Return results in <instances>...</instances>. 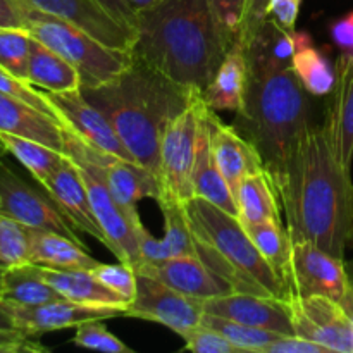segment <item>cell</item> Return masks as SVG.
I'll list each match as a JSON object with an SVG mask.
<instances>
[{
    "instance_id": "cell-1",
    "label": "cell",
    "mask_w": 353,
    "mask_h": 353,
    "mask_svg": "<svg viewBox=\"0 0 353 353\" xmlns=\"http://www.w3.org/2000/svg\"><path fill=\"white\" fill-rule=\"evenodd\" d=\"M276 193L290 240L310 241L345 257L353 230L352 172L338 161L324 124L302 131Z\"/></svg>"
},
{
    "instance_id": "cell-2",
    "label": "cell",
    "mask_w": 353,
    "mask_h": 353,
    "mask_svg": "<svg viewBox=\"0 0 353 353\" xmlns=\"http://www.w3.org/2000/svg\"><path fill=\"white\" fill-rule=\"evenodd\" d=\"M134 59L172 81L202 92L230 48L209 0H161L134 14Z\"/></svg>"
},
{
    "instance_id": "cell-3",
    "label": "cell",
    "mask_w": 353,
    "mask_h": 353,
    "mask_svg": "<svg viewBox=\"0 0 353 353\" xmlns=\"http://www.w3.org/2000/svg\"><path fill=\"white\" fill-rule=\"evenodd\" d=\"M133 159L159 179V148L165 124L181 112L196 88L172 81L157 69L134 59L117 78L99 86H83Z\"/></svg>"
},
{
    "instance_id": "cell-4",
    "label": "cell",
    "mask_w": 353,
    "mask_h": 353,
    "mask_svg": "<svg viewBox=\"0 0 353 353\" xmlns=\"http://www.w3.org/2000/svg\"><path fill=\"white\" fill-rule=\"evenodd\" d=\"M247 65V92L234 128L257 148L265 172L278 190L295 141L312 124L309 93L293 68L278 69L254 62Z\"/></svg>"
},
{
    "instance_id": "cell-5",
    "label": "cell",
    "mask_w": 353,
    "mask_h": 353,
    "mask_svg": "<svg viewBox=\"0 0 353 353\" xmlns=\"http://www.w3.org/2000/svg\"><path fill=\"white\" fill-rule=\"evenodd\" d=\"M185 212L199 259L234 292L290 300L285 281L257 250L236 216L199 196L185 203Z\"/></svg>"
},
{
    "instance_id": "cell-6",
    "label": "cell",
    "mask_w": 353,
    "mask_h": 353,
    "mask_svg": "<svg viewBox=\"0 0 353 353\" xmlns=\"http://www.w3.org/2000/svg\"><path fill=\"white\" fill-rule=\"evenodd\" d=\"M23 14L24 28L30 30L31 37L57 52L78 69L81 74V88L109 83L133 64L134 57L131 52L109 47L69 21L38 10L26 9Z\"/></svg>"
},
{
    "instance_id": "cell-7",
    "label": "cell",
    "mask_w": 353,
    "mask_h": 353,
    "mask_svg": "<svg viewBox=\"0 0 353 353\" xmlns=\"http://www.w3.org/2000/svg\"><path fill=\"white\" fill-rule=\"evenodd\" d=\"M205 103L196 90L192 102L176 114L161 137L159 148V199L157 203H181L193 199L192 171L195 164L200 114Z\"/></svg>"
},
{
    "instance_id": "cell-8",
    "label": "cell",
    "mask_w": 353,
    "mask_h": 353,
    "mask_svg": "<svg viewBox=\"0 0 353 353\" xmlns=\"http://www.w3.org/2000/svg\"><path fill=\"white\" fill-rule=\"evenodd\" d=\"M0 212L33 230L54 231L86 247L85 241L57 205L50 193L41 186L30 185L6 161H0ZM88 248V247H86Z\"/></svg>"
},
{
    "instance_id": "cell-9",
    "label": "cell",
    "mask_w": 353,
    "mask_h": 353,
    "mask_svg": "<svg viewBox=\"0 0 353 353\" xmlns=\"http://www.w3.org/2000/svg\"><path fill=\"white\" fill-rule=\"evenodd\" d=\"M286 288L293 296H327L341 302L350 288L347 262L310 241H292Z\"/></svg>"
},
{
    "instance_id": "cell-10",
    "label": "cell",
    "mask_w": 353,
    "mask_h": 353,
    "mask_svg": "<svg viewBox=\"0 0 353 353\" xmlns=\"http://www.w3.org/2000/svg\"><path fill=\"white\" fill-rule=\"evenodd\" d=\"M203 314V300L185 295L141 272H137V295L124 310V317L162 324L181 338L202 323Z\"/></svg>"
},
{
    "instance_id": "cell-11",
    "label": "cell",
    "mask_w": 353,
    "mask_h": 353,
    "mask_svg": "<svg viewBox=\"0 0 353 353\" xmlns=\"http://www.w3.org/2000/svg\"><path fill=\"white\" fill-rule=\"evenodd\" d=\"M69 159L74 162L83 181H85L93 214L107 238L105 248L112 252L117 261L137 268L140 264V250H138L134 228L141 219L133 221L128 216L126 210L114 199L109 186L103 181L95 165H92L85 159Z\"/></svg>"
},
{
    "instance_id": "cell-12",
    "label": "cell",
    "mask_w": 353,
    "mask_h": 353,
    "mask_svg": "<svg viewBox=\"0 0 353 353\" xmlns=\"http://www.w3.org/2000/svg\"><path fill=\"white\" fill-rule=\"evenodd\" d=\"M295 334L326 347L330 352L353 353V319L340 302L327 296H293Z\"/></svg>"
},
{
    "instance_id": "cell-13",
    "label": "cell",
    "mask_w": 353,
    "mask_h": 353,
    "mask_svg": "<svg viewBox=\"0 0 353 353\" xmlns=\"http://www.w3.org/2000/svg\"><path fill=\"white\" fill-rule=\"evenodd\" d=\"M21 10H38L69 21L109 47L131 52L134 28L128 26L97 0H16Z\"/></svg>"
},
{
    "instance_id": "cell-14",
    "label": "cell",
    "mask_w": 353,
    "mask_h": 353,
    "mask_svg": "<svg viewBox=\"0 0 353 353\" xmlns=\"http://www.w3.org/2000/svg\"><path fill=\"white\" fill-rule=\"evenodd\" d=\"M0 305L12 319L14 327L28 336L50 333V331L69 330L78 327L79 324L97 319H112L124 317V309L117 307L85 305V303L72 302V300H54L47 303H14L0 299Z\"/></svg>"
},
{
    "instance_id": "cell-15",
    "label": "cell",
    "mask_w": 353,
    "mask_h": 353,
    "mask_svg": "<svg viewBox=\"0 0 353 353\" xmlns=\"http://www.w3.org/2000/svg\"><path fill=\"white\" fill-rule=\"evenodd\" d=\"M43 93L57 112L62 126L71 130L76 137L105 154L116 155L124 161H134L107 117L85 99L81 90L68 93Z\"/></svg>"
},
{
    "instance_id": "cell-16",
    "label": "cell",
    "mask_w": 353,
    "mask_h": 353,
    "mask_svg": "<svg viewBox=\"0 0 353 353\" xmlns=\"http://www.w3.org/2000/svg\"><path fill=\"white\" fill-rule=\"evenodd\" d=\"M203 309L209 314H216L247 326L274 331L279 334H295L288 300L233 292L205 300Z\"/></svg>"
},
{
    "instance_id": "cell-17",
    "label": "cell",
    "mask_w": 353,
    "mask_h": 353,
    "mask_svg": "<svg viewBox=\"0 0 353 353\" xmlns=\"http://www.w3.org/2000/svg\"><path fill=\"white\" fill-rule=\"evenodd\" d=\"M207 119L210 124V141H212V154L221 174L226 179L231 193L236 199L238 188L245 176L252 172L265 171L257 148L250 140L243 137L240 131L231 124L223 123L216 110L209 107Z\"/></svg>"
},
{
    "instance_id": "cell-18",
    "label": "cell",
    "mask_w": 353,
    "mask_h": 353,
    "mask_svg": "<svg viewBox=\"0 0 353 353\" xmlns=\"http://www.w3.org/2000/svg\"><path fill=\"white\" fill-rule=\"evenodd\" d=\"M133 269L203 302L234 292L230 283L196 257H171L155 264L143 262Z\"/></svg>"
},
{
    "instance_id": "cell-19",
    "label": "cell",
    "mask_w": 353,
    "mask_h": 353,
    "mask_svg": "<svg viewBox=\"0 0 353 353\" xmlns=\"http://www.w3.org/2000/svg\"><path fill=\"white\" fill-rule=\"evenodd\" d=\"M336 83L327 103L324 128L338 161L348 172L353 162V54L341 52L334 64Z\"/></svg>"
},
{
    "instance_id": "cell-20",
    "label": "cell",
    "mask_w": 353,
    "mask_h": 353,
    "mask_svg": "<svg viewBox=\"0 0 353 353\" xmlns=\"http://www.w3.org/2000/svg\"><path fill=\"white\" fill-rule=\"evenodd\" d=\"M43 188L50 193L52 199L57 202L62 212L68 216V219L79 233L90 234L99 240L103 247H107V238L93 214L85 181L71 159L65 157L61 168L45 183Z\"/></svg>"
},
{
    "instance_id": "cell-21",
    "label": "cell",
    "mask_w": 353,
    "mask_h": 353,
    "mask_svg": "<svg viewBox=\"0 0 353 353\" xmlns=\"http://www.w3.org/2000/svg\"><path fill=\"white\" fill-rule=\"evenodd\" d=\"M209 105L203 103L202 114H200L199 138H196V154L195 164L192 171L193 195L199 199L207 200L212 205L226 210L238 217V203L234 195L231 193L226 179L221 174L212 154V141H210V124L207 119Z\"/></svg>"
},
{
    "instance_id": "cell-22",
    "label": "cell",
    "mask_w": 353,
    "mask_h": 353,
    "mask_svg": "<svg viewBox=\"0 0 353 353\" xmlns=\"http://www.w3.org/2000/svg\"><path fill=\"white\" fill-rule=\"evenodd\" d=\"M0 131L41 141L64 152V126L30 103L0 92Z\"/></svg>"
},
{
    "instance_id": "cell-23",
    "label": "cell",
    "mask_w": 353,
    "mask_h": 353,
    "mask_svg": "<svg viewBox=\"0 0 353 353\" xmlns=\"http://www.w3.org/2000/svg\"><path fill=\"white\" fill-rule=\"evenodd\" d=\"M248 81V65L245 48L241 43H234L224 55L219 69L202 90V97L212 110L238 112L243 107L245 92Z\"/></svg>"
},
{
    "instance_id": "cell-24",
    "label": "cell",
    "mask_w": 353,
    "mask_h": 353,
    "mask_svg": "<svg viewBox=\"0 0 353 353\" xmlns=\"http://www.w3.org/2000/svg\"><path fill=\"white\" fill-rule=\"evenodd\" d=\"M37 271L55 292L64 299L85 305L117 307L128 309L130 302L119 293L107 288L92 271H72V269H54L37 264Z\"/></svg>"
},
{
    "instance_id": "cell-25",
    "label": "cell",
    "mask_w": 353,
    "mask_h": 353,
    "mask_svg": "<svg viewBox=\"0 0 353 353\" xmlns=\"http://www.w3.org/2000/svg\"><path fill=\"white\" fill-rule=\"evenodd\" d=\"M30 262L54 269L93 271L100 264L86 247L64 234L30 228Z\"/></svg>"
},
{
    "instance_id": "cell-26",
    "label": "cell",
    "mask_w": 353,
    "mask_h": 353,
    "mask_svg": "<svg viewBox=\"0 0 353 353\" xmlns=\"http://www.w3.org/2000/svg\"><path fill=\"white\" fill-rule=\"evenodd\" d=\"M26 81L45 92L68 93L81 90V74L62 55L33 40L26 69Z\"/></svg>"
},
{
    "instance_id": "cell-27",
    "label": "cell",
    "mask_w": 353,
    "mask_h": 353,
    "mask_svg": "<svg viewBox=\"0 0 353 353\" xmlns=\"http://www.w3.org/2000/svg\"><path fill=\"white\" fill-rule=\"evenodd\" d=\"M296 52L293 55V71L309 95H331L336 83V71L330 59L314 45L307 31H296Z\"/></svg>"
},
{
    "instance_id": "cell-28",
    "label": "cell",
    "mask_w": 353,
    "mask_h": 353,
    "mask_svg": "<svg viewBox=\"0 0 353 353\" xmlns=\"http://www.w3.org/2000/svg\"><path fill=\"white\" fill-rule=\"evenodd\" d=\"M278 199L279 196L268 172L259 171L245 176L236 193L238 219L243 226L262 223V221L281 223Z\"/></svg>"
},
{
    "instance_id": "cell-29",
    "label": "cell",
    "mask_w": 353,
    "mask_h": 353,
    "mask_svg": "<svg viewBox=\"0 0 353 353\" xmlns=\"http://www.w3.org/2000/svg\"><path fill=\"white\" fill-rule=\"evenodd\" d=\"M0 299L14 303H47L54 300H64L37 271V264L9 265L3 269L0 279Z\"/></svg>"
},
{
    "instance_id": "cell-30",
    "label": "cell",
    "mask_w": 353,
    "mask_h": 353,
    "mask_svg": "<svg viewBox=\"0 0 353 353\" xmlns=\"http://www.w3.org/2000/svg\"><path fill=\"white\" fill-rule=\"evenodd\" d=\"M296 52L295 30L286 31L268 19L254 40L245 47L247 62L285 69L292 68Z\"/></svg>"
},
{
    "instance_id": "cell-31",
    "label": "cell",
    "mask_w": 353,
    "mask_h": 353,
    "mask_svg": "<svg viewBox=\"0 0 353 353\" xmlns=\"http://www.w3.org/2000/svg\"><path fill=\"white\" fill-rule=\"evenodd\" d=\"M0 141L7 148V152L28 169V172L37 179L40 186H43L50 179V176L61 168L62 162L68 157L64 152L55 150L41 141L19 137V134L0 131Z\"/></svg>"
},
{
    "instance_id": "cell-32",
    "label": "cell",
    "mask_w": 353,
    "mask_h": 353,
    "mask_svg": "<svg viewBox=\"0 0 353 353\" xmlns=\"http://www.w3.org/2000/svg\"><path fill=\"white\" fill-rule=\"evenodd\" d=\"M243 228L247 230L248 236L252 238L257 250L264 255L265 261L272 265L279 278L285 281L286 271H288L290 250H292L288 230L283 228L279 221H262V223L248 224Z\"/></svg>"
},
{
    "instance_id": "cell-33",
    "label": "cell",
    "mask_w": 353,
    "mask_h": 353,
    "mask_svg": "<svg viewBox=\"0 0 353 353\" xmlns=\"http://www.w3.org/2000/svg\"><path fill=\"white\" fill-rule=\"evenodd\" d=\"M202 324L219 331L231 343L236 345L241 353H264L268 345H271L272 341L283 336V334L274 333V331L247 326V324L236 323V321L226 319V317H221L209 312L203 314Z\"/></svg>"
},
{
    "instance_id": "cell-34",
    "label": "cell",
    "mask_w": 353,
    "mask_h": 353,
    "mask_svg": "<svg viewBox=\"0 0 353 353\" xmlns=\"http://www.w3.org/2000/svg\"><path fill=\"white\" fill-rule=\"evenodd\" d=\"M164 216V241L171 257H196V245L190 230L185 205L181 203H159Z\"/></svg>"
},
{
    "instance_id": "cell-35",
    "label": "cell",
    "mask_w": 353,
    "mask_h": 353,
    "mask_svg": "<svg viewBox=\"0 0 353 353\" xmlns=\"http://www.w3.org/2000/svg\"><path fill=\"white\" fill-rule=\"evenodd\" d=\"M33 40L30 30L24 26H0V68L7 69L26 81Z\"/></svg>"
},
{
    "instance_id": "cell-36",
    "label": "cell",
    "mask_w": 353,
    "mask_h": 353,
    "mask_svg": "<svg viewBox=\"0 0 353 353\" xmlns=\"http://www.w3.org/2000/svg\"><path fill=\"white\" fill-rule=\"evenodd\" d=\"M0 262L6 268L30 262V228L0 212Z\"/></svg>"
},
{
    "instance_id": "cell-37",
    "label": "cell",
    "mask_w": 353,
    "mask_h": 353,
    "mask_svg": "<svg viewBox=\"0 0 353 353\" xmlns=\"http://www.w3.org/2000/svg\"><path fill=\"white\" fill-rule=\"evenodd\" d=\"M74 330L72 343L79 348L105 353H134L133 348L128 347L123 340L107 330L102 319L88 321V323L79 324Z\"/></svg>"
},
{
    "instance_id": "cell-38",
    "label": "cell",
    "mask_w": 353,
    "mask_h": 353,
    "mask_svg": "<svg viewBox=\"0 0 353 353\" xmlns=\"http://www.w3.org/2000/svg\"><path fill=\"white\" fill-rule=\"evenodd\" d=\"M209 6L221 38L231 48L240 38L247 0H209Z\"/></svg>"
},
{
    "instance_id": "cell-39",
    "label": "cell",
    "mask_w": 353,
    "mask_h": 353,
    "mask_svg": "<svg viewBox=\"0 0 353 353\" xmlns=\"http://www.w3.org/2000/svg\"><path fill=\"white\" fill-rule=\"evenodd\" d=\"M0 92L6 93V95L14 97V99L17 100H23V102L33 105L34 109L48 114V116H52L54 119H59L57 112H55L54 107L50 105V102H48V99L45 97L43 92H37L33 85H30V83L24 81V79L17 78V76H14L12 72H9L3 68H0Z\"/></svg>"
},
{
    "instance_id": "cell-40",
    "label": "cell",
    "mask_w": 353,
    "mask_h": 353,
    "mask_svg": "<svg viewBox=\"0 0 353 353\" xmlns=\"http://www.w3.org/2000/svg\"><path fill=\"white\" fill-rule=\"evenodd\" d=\"M92 272L107 288L119 293L130 303L137 295V272H134L133 265L121 261L117 264H102L100 262Z\"/></svg>"
},
{
    "instance_id": "cell-41",
    "label": "cell",
    "mask_w": 353,
    "mask_h": 353,
    "mask_svg": "<svg viewBox=\"0 0 353 353\" xmlns=\"http://www.w3.org/2000/svg\"><path fill=\"white\" fill-rule=\"evenodd\" d=\"M185 340V347L183 350L193 352V353H241L236 345L231 343L226 336L219 333V331L212 330V327L205 326L200 323L195 330L190 331Z\"/></svg>"
},
{
    "instance_id": "cell-42",
    "label": "cell",
    "mask_w": 353,
    "mask_h": 353,
    "mask_svg": "<svg viewBox=\"0 0 353 353\" xmlns=\"http://www.w3.org/2000/svg\"><path fill=\"white\" fill-rule=\"evenodd\" d=\"M134 234H137L138 250H140V264H143V262L145 264H155V262H164L171 259L164 238H155L141 221L134 228Z\"/></svg>"
},
{
    "instance_id": "cell-43",
    "label": "cell",
    "mask_w": 353,
    "mask_h": 353,
    "mask_svg": "<svg viewBox=\"0 0 353 353\" xmlns=\"http://www.w3.org/2000/svg\"><path fill=\"white\" fill-rule=\"evenodd\" d=\"M269 2H271V0H247L240 38H238V43L243 45V48L254 40L255 34L261 31V28L264 26V23L268 21Z\"/></svg>"
},
{
    "instance_id": "cell-44",
    "label": "cell",
    "mask_w": 353,
    "mask_h": 353,
    "mask_svg": "<svg viewBox=\"0 0 353 353\" xmlns=\"http://www.w3.org/2000/svg\"><path fill=\"white\" fill-rule=\"evenodd\" d=\"M264 353H331L326 347L299 334H283L265 347Z\"/></svg>"
},
{
    "instance_id": "cell-45",
    "label": "cell",
    "mask_w": 353,
    "mask_h": 353,
    "mask_svg": "<svg viewBox=\"0 0 353 353\" xmlns=\"http://www.w3.org/2000/svg\"><path fill=\"white\" fill-rule=\"evenodd\" d=\"M302 0H271L268 9V19L286 31H293L299 19Z\"/></svg>"
},
{
    "instance_id": "cell-46",
    "label": "cell",
    "mask_w": 353,
    "mask_h": 353,
    "mask_svg": "<svg viewBox=\"0 0 353 353\" xmlns=\"http://www.w3.org/2000/svg\"><path fill=\"white\" fill-rule=\"evenodd\" d=\"M47 348L34 340V336L21 331L0 330V353H23V352H45Z\"/></svg>"
},
{
    "instance_id": "cell-47",
    "label": "cell",
    "mask_w": 353,
    "mask_h": 353,
    "mask_svg": "<svg viewBox=\"0 0 353 353\" xmlns=\"http://www.w3.org/2000/svg\"><path fill=\"white\" fill-rule=\"evenodd\" d=\"M331 38L341 52L353 54V10L331 24Z\"/></svg>"
},
{
    "instance_id": "cell-48",
    "label": "cell",
    "mask_w": 353,
    "mask_h": 353,
    "mask_svg": "<svg viewBox=\"0 0 353 353\" xmlns=\"http://www.w3.org/2000/svg\"><path fill=\"white\" fill-rule=\"evenodd\" d=\"M0 26H24V14L16 0H0Z\"/></svg>"
},
{
    "instance_id": "cell-49",
    "label": "cell",
    "mask_w": 353,
    "mask_h": 353,
    "mask_svg": "<svg viewBox=\"0 0 353 353\" xmlns=\"http://www.w3.org/2000/svg\"><path fill=\"white\" fill-rule=\"evenodd\" d=\"M157 2H161V0H126V3L130 6V9L133 10L134 14L140 12V10L148 9V7L155 6Z\"/></svg>"
},
{
    "instance_id": "cell-50",
    "label": "cell",
    "mask_w": 353,
    "mask_h": 353,
    "mask_svg": "<svg viewBox=\"0 0 353 353\" xmlns=\"http://www.w3.org/2000/svg\"><path fill=\"white\" fill-rule=\"evenodd\" d=\"M341 307L345 309V312L348 314V316L353 319V285L350 283V288H348V292L345 293V296L341 299Z\"/></svg>"
},
{
    "instance_id": "cell-51",
    "label": "cell",
    "mask_w": 353,
    "mask_h": 353,
    "mask_svg": "<svg viewBox=\"0 0 353 353\" xmlns=\"http://www.w3.org/2000/svg\"><path fill=\"white\" fill-rule=\"evenodd\" d=\"M0 330H3V331H17L16 327H14L12 319H10L9 314H7L6 310L2 309V305H0Z\"/></svg>"
},
{
    "instance_id": "cell-52",
    "label": "cell",
    "mask_w": 353,
    "mask_h": 353,
    "mask_svg": "<svg viewBox=\"0 0 353 353\" xmlns=\"http://www.w3.org/2000/svg\"><path fill=\"white\" fill-rule=\"evenodd\" d=\"M347 271H348V278H350V283L353 285V262H348Z\"/></svg>"
},
{
    "instance_id": "cell-53",
    "label": "cell",
    "mask_w": 353,
    "mask_h": 353,
    "mask_svg": "<svg viewBox=\"0 0 353 353\" xmlns=\"http://www.w3.org/2000/svg\"><path fill=\"white\" fill-rule=\"evenodd\" d=\"M7 154H9V152H7V148L3 147V143L0 141V161H2V159H6Z\"/></svg>"
},
{
    "instance_id": "cell-54",
    "label": "cell",
    "mask_w": 353,
    "mask_h": 353,
    "mask_svg": "<svg viewBox=\"0 0 353 353\" xmlns=\"http://www.w3.org/2000/svg\"><path fill=\"white\" fill-rule=\"evenodd\" d=\"M3 269H6V268H2V265H0V279H2V272H3Z\"/></svg>"
},
{
    "instance_id": "cell-55",
    "label": "cell",
    "mask_w": 353,
    "mask_h": 353,
    "mask_svg": "<svg viewBox=\"0 0 353 353\" xmlns=\"http://www.w3.org/2000/svg\"><path fill=\"white\" fill-rule=\"evenodd\" d=\"M350 243L353 245V230H352V236H350Z\"/></svg>"
},
{
    "instance_id": "cell-56",
    "label": "cell",
    "mask_w": 353,
    "mask_h": 353,
    "mask_svg": "<svg viewBox=\"0 0 353 353\" xmlns=\"http://www.w3.org/2000/svg\"><path fill=\"white\" fill-rule=\"evenodd\" d=\"M0 265H2V268H6V265H3V264H2V262H0Z\"/></svg>"
}]
</instances>
